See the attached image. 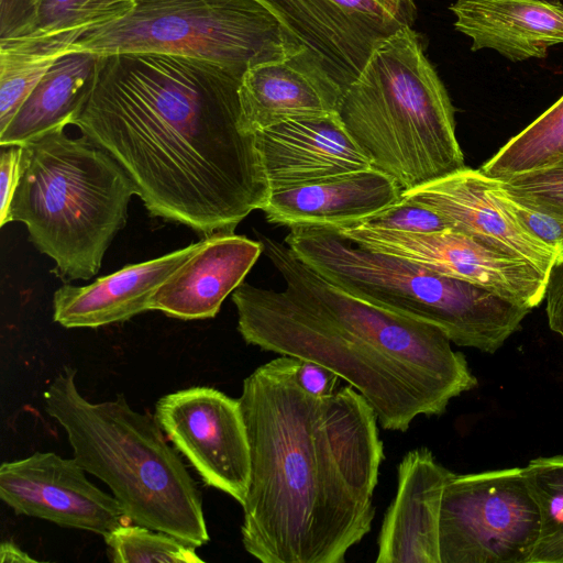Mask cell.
<instances>
[{"instance_id": "obj_1", "label": "cell", "mask_w": 563, "mask_h": 563, "mask_svg": "<svg viewBox=\"0 0 563 563\" xmlns=\"http://www.w3.org/2000/svg\"><path fill=\"white\" fill-rule=\"evenodd\" d=\"M245 71L176 54L99 55L73 124L124 168L152 217L205 238L231 233L271 194L241 125Z\"/></svg>"}, {"instance_id": "obj_2", "label": "cell", "mask_w": 563, "mask_h": 563, "mask_svg": "<svg viewBox=\"0 0 563 563\" xmlns=\"http://www.w3.org/2000/svg\"><path fill=\"white\" fill-rule=\"evenodd\" d=\"M280 355L242 385L251 474L241 539L263 563H344L372 529L384 443L351 385L317 397Z\"/></svg>"}, {"instance_id": "obj_3", "label": "cell", "mask_w": 563, "mask_h": 563, "mask_svg": "<svg viewBox=\"0 0 563 563\" xmlns=\"http://www.w3.org/2000/svg\"><path fill=\"white\" fill-rule=\"evenodd\" d=\"M286 283L280 291L242 283L233 292L238 331L263 351L318 363L357 390L388 431L440 416L477 386L467 361L438 327L357 297L258 235Z\"/></svg>"}, {"instance_id": "obj_4", "label": "cell", "mask_w": 563, "mask_h": 563, "mask_svg": "<svg viewBox=\"0 0 563 563\" xmlns=\"http://www.w3.org/2000/svg\"><path fill=\"white\" fill-rule=\"evenodd\" d=\"M76 375L64 365L46 386L43 402L65 430L78 464L106 483L131 522L196 548L207 543L199 489L155 417L131 408L124 395L89 401Z\"/></svg>"}, {"instance_id": "obj_5", "label": "cell", "mask_w": 563, "mask_h": 563, "mask_svg": "<svg viewBox=\"0 0 563 563\" xmlns=\"http://www.w3.org/2000/svg\"><path fill=\"white\" fill-rule=\"evenodd\" d=\"M338 114L373 167L402 191L466 167L454 107L411 26L376 47L344 91Z\"/></svg>"}, {"instance_id": "obj_6", "label": "cell", "mask_w": 563, "mask_h": 563, "mask_svg": "<svg viewBox=\"0 0 563 563\" xmlns=\"http://www.w3.org/2000/svg\"><path fill=\"white\" fill-rule=\"evenodd\" d=\"M22 146L20 179L8 222L26 225L64 280H88L100 269L128 218L135 186L124 168L87 136L65 128Z\"/></svg>"}, {"instance_id": "obj_7", "label": "cell", "mask_w": 563, "mask_h": 563, "mask_svg": "<svg viewBox=\"0 0 563 563\" xmlns=\"http://www.w3.org/2000/svg\"><path fill=\"white\" fill-rule=\"evenodd\" d=\"M285 244L334 285L431 323L459 346L495 353L531 310L417 263L363 249L334 228H290Z\"/></svg>"}, {"instance_id": "obj_8", "label": "cell", "mask_w": 563, "mask_h": 563, "mask_svg": "<svg viewBox=\"0 0 563 563\" xmlns=\"http://www.w3.org/2000/svg\"><path fill=\"white\" fill-rule=\"evenodd\" d=\"M124 18L85 33L73 52L176 54L247 70L303 47L260 0H134Z\"/></svg>"}, {"instance_id": "obj_9", "label": "cell", "mask_w": 563, "mask_h": 563, "mask_svg": "<svg viewBox=\"0 0 563 563\" xmlns=\"http://www.w3.org/2000/svg\"><path fill=\"white\" fill-rule=\"evenodd\" d=\"M539 532L522 467L448 475L438 510L440 563H528Z\"/></svg>"}, {"instance_id": "obj_10", "label": "cell", "mask_w": 563, "mask_h": 563, "mask_svg": "<svg viewBox=\"0 0 563 563\" xmlns=\"http://www.w3.org/2000/svg\"><path fill=\"white\" fill-rule=\"evenodd\" d=\"M356 245L401 257L482 287L532 309L544 300L548 276L522 258L452 229L409 233L356 223L334 228Z\"/></svg>"}, {"instance_id": "obj_11", "label": "cell", "mask_w": 563, "mask_h": 563, "mask_svg": "<svg viewBox=\"0 0 563 563\" xmlns=\"http://www.w3.org/2000/svg\"><path fill=\"white\" fill-rule=\"evenodd\" d=\"M344 91L386 38L411 26L413 0H260Z\"/></svg>"}, {"instance_id": "obj_12", "label": "cell", "mask_w": 563, "mask_h": 563, "mask_svg": "<svg viewBox=\"0 0 563 563\" xmlns=\"http://www.w3.org/2000/svg\"><path fill=\"white\" fill-rule=\"evenodd\" d=\"M154 417L202 481L242 506L251 454L240 399L212 387H189L159 398Z\"/></svg>"}, {"instance_id": "obj_13", "label": "cell", "mask_w": 563, "mask_h": 563, "mask_svg": "<svg viewBox=\"0 0 563 563\" xmlns=\"http://www.w3.org/2000/svg\"><path fill=\"white\" fill-rule=\"evenodd\" d=\"M73 459L35 452L0 466V498L15 514L106 537L131 522L113 495L95 486Z\"/></svg>"}, {"instance_id": "obj_14", "label": "cell", "mask_w": 563, "mask_h": 563, "mask_svg": "<svg viewBox=\"0 0 563 563\" xmlns=\"http://www.w3.org/2000/svg\"><path fill=\"white\" fill-rule=\"evenodd\" d=\"M255 144L271 191L373 167L338 112L287 119L257 131Z\"/></svg>"}, {"instance_id": "obj_15", "label": "cell", "mask_w": 563, "mask_h": 563, "mask_svg": "<svg viewBox=\"0 0 563 563\" xmlns=\"http://www.w3.org/2000/svg\"><path fill=\"white\" fill-rule=\"evenodd\" d=\"M402 197L433 210L452 230L522 258L547 276L559 256L506 210L494 192V178L481 169L466 166L402 191Z\"/></svg>"}, {"instance_id": "obj_16", "label": "cell", "mask_w": 563, "mask_h": 563, "mask_svg": "<svg viewBox=\"0 0 563 563\" xmlns=\"http://www.w3.org/2000/svg\"><path fill=\"white\" fill-rule=\"evenodd\" d=\"M450 472L428 448L402 456L377 538V563H440L438 510Z\"/></svg>"}, {"instance_id": "obj_17", "label": "cell", "mask_w": 563, "mask_h": 563, "mask_svg": "<svg viewBox=\"0 0 563 563\" xmlns=\"http://www.w3.org/2000/svg\"><path fill=\"white\" fill-rule=\"evenodd\" d=\"M262 253V241L234 232L206 236L190 257L155 290L150 309L183 320L213 318Z\"/></svg>"}, {"instance_id": "obj_18", "label": "cell", "mask_w": 563, "mask_h": 563, "mask_svg": "<svg viewBox=\"0 0 563 563\" xmlns=\"http://www.w3.org/2000/svg\"><path fill=\"white\" fill-rule=\"evenodd\" d=\"M343 91L306 49L249 68L241 80V125L246 133L287 119L338 112Z\"/></svg>"}, {"instance_id": "obj_19", "label": "cell", "mask_w": 563, "mask_h": 563, "mask_svg": "<svg viewBox=\"0 0 563 563\" xmlns=\"http://www.w3.org/2000/svg\"><path fill=\"white\" fill-rule=\"evenodd\" d=\"M402 190L375 167L271 191L262 209L271 223L342 228L360 223L398 202Z\"/></svg>"}, {"instance_id": "obj_20", "label": "cell", "mask_w": 563, "mask_h": 563, "mask_svg": "<svg viewBox=\"0 0 563 563\" xmlns=\"http://www.w3.org/2000/svg\"><path fill=\"white\" fill-rule=\"evenodd\" d=\"M450 10L472 52L494 49L517 63L563 44V0H455Z\"/></svg>"}, {"instance_id": "obj_21", "label": "cell", "mask_w": 563, "mask_h": 563, "mask_svg": "<svg viewBox=\"0 0 563 563\" xmlns=\"http://www.w3.org/2000/svg\"><path fill=\"white\" fill-rule=\"evenodd\" d=\"M188 246L100 277L87 286L65 284L53 297V319L64 328H98L150 309L155 290L199 247Z\"/></svg>"}, {"instance_id": "obj_22", "label": "cell", "mask_w": 563, "mask_h": 563, "mask_svg": "<svg viewBox=\"0 0 563 563\" xmlns=\"http://www.w3.org/2000/svg\"><path fill=\"white\" fill-rule=\"evenodd\" d=\"M98 57L88 51L62 56L0 132V145L21 146L49 131L73 124L88 98Z\"/></svg>"}, {"instance_id": "obj_23", "label": "cell", "mask_w": 563, "mask_h": 563, "mask_svg": "<svg viewBox=\"0 0 563 563\" xmlns=\"http://www.w3.org/2000/svg\"><path fill=\"white\" fill-rule=\"evenodd\" d=\"M80 37L75 34L25 35L0 40V132L10 123L24 100Z\"/></svg>"}, {"instance_id": "obj_24", "label": "cell", "mask_w": 563, "mask_h": 563, "mask_svg": "<svg viewBox=\"0 0 563 563\" xmlns=\"http://www.w3.org/2000/svg\"><path fill=\"white\" fill-rule=\"evenodd\" d=\"M563 159V96L510 139L479 168L492 178H505Z\"/></svg>"}, {"instance_id": "obj_25", "label": "cell", "mask_w": 563, "mask_h": 563, "mask_svg": "<svg viewBox=\"0 0 563 563\" xmlns=\"http://www.w3.org/2000/svg\"><path fill=\"white\" fill-rule=\"evenodd\" d=\"M522 468L540 516L538 541L528 563H563V455L537 457Z\"/></svg>"}, {"instance_id": "obj_26", "label": "cell", "mask_w": 563, "mask_h": 563, "mask_svg": "<svg viewBox=\"0 0 563 563\" xmlns=\"http://www.w3.org/2000/svg\"><path fill=\"white\" fill-rule=\"evenodd\" d=\"M114 563H203L196 547L164 531L125 523L103 537Z\"/></svg>"}, {"instance_id": "obj_27", "label": "cell", "mask_w": 563, "mask_h": 563, "mask_svg": "<svg viewBox=\"0 0 563 563\" xmlns=\"http://www.w3.org/2000/svg\"><path fill=\"white\" fill-rule=\"evenodd\" d=\"M134 5V0H42L33 31L81 37L96 27L124 18Z\"/></svg>"}, {"instance_id": "obj_28", "label": "cell", "mask_w": 563, "mask_h": 563, "mask_svg": "<svg viewBox=\"0 0 563 563\" xmlns=\"http://www.w3.org/2000/svg\"><path fill=\"white\" fill-rule=\"evenodd\" d=\"M496 179L520 201L563 220V159L531 172Z\"/></svg>"}, {"instance_id": "obj_29", "label": "cell", "mask_w": 563, "mask_h": 563, "mask_svg": "<svg viewBox=\"0 0 563 563\" xmlns=\"http://www.w3.org/2000/svg\"><path fill=\"white\" fill-rule=\"evenodd\" d=\"M360 223L409 233H433L451 229L440 214L405 197Z\"/></svg>"}, {"instance_id": "obj_30", "label": "cell", "mask_w": 563, "mask_h": 563, "mask_svg": "<svg viewBox=\"0 0 563 563\" xmlns=\"http://www.w3.org/2000/svg\"><path fill=\"white\" fill-rule=\"evenodd\" d=\"M494 192L499 202L527 231L554 249L558 254L563 252V220L520 201L496 178H494Z\"/></svg>"}, {"instance_id": "obj_31", "label": "cell", "mask_w": 563, "mask_h": 563, "mask_svg": "<svg viewBox=\"0 0 563 563\" xmlns=\"http://www.w3.org/2000/svg\"><path fill=\"white\" fill-rule=\"evenodd\" d=\"M42 0H0V40L25 35L36 24Z\"/></svg>"}, {"instance_id": "obj_32", "label": "cell", "mask_w": 563, "mask_h": 563, "mask_svg": "<svg viewBox=\"0 0 563 563\" xmlns=\"http://www.w3.org/2000/svg\"><path fill=\"white\" fill-rule=\"evenodd\" d=\"M0 158V225L8 223L11 201L20 179L22 146H1Z\"/></svg>"}, {"instance_id": "obj_33", "label": "cell", "mask_w": 563, "mask_h": 563, "mask_svg": "<svg viewBox=\"0 0 563 563\" xmlns=\"http://www.w3.org/2000/svg\"><path fill=\"white\" fill-rule=\"evenodd\" d=\"M544 300L549 327L563 339V252L548 274Z\"/></svg>"}, {"instance_id": "obj_34", "label": "cell", "mask_w": 563, "mask_h": 563, "mask_svg": "<svg viewBox=\"0 0 563 563\" xmlns=\"http://www.w3.org/2000/svg\"><path fill=\"white\" fill-rule=\"evenodd\" d=\"M296 376L299 385L317 397L333 394L340 384V377L334 372L311 361L300 360Z\"/></svg>"}, {"instance_id": "obj_35", "label": "cell", "mask_w": 563, "mask_h": 563, "mask_svg": "<svg viewBox=\"0 0 563 563\" xmlns=\"http://www.w3.org/2000/svg\"><path fill=\"white\" fill-rule=\"evenodd\" d=\"M0 562L1 563H34L37 562L26 552L21 550L11 541H4L0 544Z\"/></svg>"}]
</instances>
